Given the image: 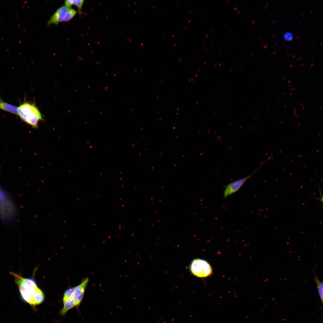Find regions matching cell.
Returning a JSON list of instances; mask_svg holds the SVG:
<instances>
[{
	"mask_svg": "<svg viewBox=\"0 0 323 323\" xmlns=\"http://www.w3.org/2000/svg\"><path fill=\"white\" fill-rule=\"evenodd\" d=\"M17 115L27 124L34 128L38 127L39 123L43 121V117L34 103L24 102L17 108Z\"/></svg>",
	"mask_w": 323,
	"mask_h": 323,
	"instance_id": "6da1fadb",
	"label": "cell"
},
{
	"mask_svg": "<svg viewBox=\"0 0 323 323\" xmlns=\"http://www.w3.org/2000/svg\"><path fill=\"white\" fill-rule=\"evenodd\" d=\"M10 274L15 278V281L18 287L22 299L32 305V297L38 288L35 282L31 278H25L18 274L10 272Z\"/></svg>",
	"mask_w": 323,
	"mask_h": 323,
	"instance_id": "7a4b0ae2",
	"label": "cell"
},
{
	"mask_svg": "<svg viewBox=\"0 0 323 323\" xmlns=\"http://www.w3.org/2000/svg\"><path fill=\"white\" fill-rule=\"evenodd\" d=\"M16 211L9 195L0 187V218L4 222L14 219Z\"/></svg>",
	"mask_w": 323,
	"mask_h": 323,
	"instance_id": "3957f363",
	"label": "cell"
},
{
	"mask_svg": "<svg viewBox=\"0 0 323 323\" xmlns=\"http://www.w3.org/2000/svg\"><path fill=\"white\" fill-rule=\"evenodd\" d=\"M192 274L200 278L207 277L212 273V269L210 263L206 260L196 258L193 260L189 266Z\"/></svg>",
	"mask_w": 323,
	"mask_h": 323,
	"instance_id": "277c9868",
	"label": "cell"
},
{
	"mask_svg": "<svg viewBox=\"0 0 323 323\" xmlns=\"http://www.w3.org/2000/svg\"><path fill=\"white\" fill-rule=\"evenodd\" d=\"M77 12L74 9L64 5L59 7L53 14L48 21V25H56L62 22H68L72 19Z\"/></svg>",
	"mask_w": 323,
	"mask_h": 323,
	"instance_id": "5b68a950",
	"label": "cell"
},
{
	"mask_svg": "<svg viewBox=\"0 0 323 323\" xmlns=\"http://www.w3.org/2000/svg\"><path fill=\"white\" fill-rule=\"evenodd\" d=\"M268 161V160L267 159L261 165L260 167L251 174L244 178H242L233 181L226 186L225 188V190L223 193V196L225 198H226L229 195L237 192L243 185L246 181L252 175L254 174L259 170V169Z\"/></svg>",
	"mask_w": 323,
	"mask_h": 323,
	"instance_id": "8992f818",
	"label": "cell"
},
{
	"mask_svg": "<svg viewBox=\"0 0 323 323\" xmlns=\"http://www.w3.org/2000/svg\"><path fill=\"white\" fill-rule=\"evenodd\" d=\"M89 281L88 278H86L80 284L74 287L72 295L74 299L76 306H78L81 302Z\"/></svg>",
	"mask_w": 323,
	"mask_h": 323,
	"instance_id": "52a82bcc",
	"label": "cell"
},
{
	"mask_svg": "<svg viewBox=\"0 0 323 323\" xmlns=\"http://www.w3.org/2000/svg\"><path fill=\"white\" fill-rule=\"evenodd\" d=\"M17 107L3 100L0 96V109L17 115Z\"/></svg>",
	"mask_w": 323,
	"mask_h": 323,
	"instance_id": "ba28073f",
	"label": "cell"
},
{
	"mask_svg": "<svg viewBox=\"0 0 323 323\" xmlns=\"http://www.w3.org/2000/svg\"><path fill=\"white\" fill-rule=\"evenodd\" d=\"M84 2L83 0H66L65 1L64 5L68 8L75 5L77 7L79 14H82L83 13L82 10Z\"/></svg>",
	"mask_w": 323,
	"mask_h": 323,
	"instance_id": "9c48e42d",
	"label": "cell"
},
{
	"mask_svg": "<svg viewBox=\"0 0 323 323\" xmlns=\"http://www.w3.org/2000/svg\"><path fill=\"white\" fill-rule=\"evenodd\" d=\"M44 299L42 291L38 288L32 297V305H38L42 303Z\"/></svg>",
	"mask_w": 323,
	"mask_h": 323,
	"instance_id": "30bf717a",
	"label": "cell"
},
{
	"mask_svg": "<svg viewBox=\"0 0 323 323\" xmlns=\"http://www.w3.org/2000/svg\"><path fill=\"white\" fill-rule=\"evenodd\" d=\"M313 278V280L316 284L320 298L322 304L323 303V284L321 281L316 274Z\"/></svg>",
	"mask_w": 323,
	"mask_h": 323,
	"instance_id": "8fae6325",
	"label": "cell"
},
{
	"mask_svg": "<svg viewBox=\"0 0 323 323\" xmlns=\"http://www.w3.org/2000/svg\"><path fill=\"white\" fill-rule=\"evenodd\" d=\"M283 37L286 41L290 42L293 39V35L290 32H286L283 34Z\"/></svg>",
	"mask_w": 323,
	"mask_h": 323,
	"instance_id": "7c38bea8",
	"label": "cell"
},
{
	"mask_svg": "<svg viewBox=\"0 0 323 323\" xmlns=\"http://www.w3.org/2000/svg\"><path fill=\"white\" fill-rule=\"evenodd\" d=\"M233 9L234 10H238L237 8L236 7H234Z\"/></svg>",
	"mask_w": 323,
	"mask_h": 323,
	"instance_id": "4fadbf2b",
	"label": "cell"
}]
</instances>
